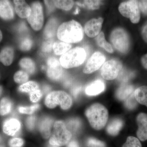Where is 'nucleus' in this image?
I'll use <instances>...</instances> for the list:
<instances>
[{"instance_id": "1", "label": "nucleus", "mask_w": 147, "mask_h": 147, "mask_svg": "<svg viewBox=\"0 0 147 147\" xmlns=\"http://www.w3.org/2000/svg\"><path fill=\"white\" fill-rule=\"evenodd\" d=\"M84 31L79 22L71 20L64 22L58 27L57 36L58 39L66 43H76L83 39Z\"/></svg>"}, {"instance_id": "2", "label": "nucleus", "mask_w": 147, "mask_h": 147, "mask_svg": "<svg viewBox=\"0 0 147 147\" xmlns=\"http://www.w3.org/2000/svg\"><path fill=\"white\" fill-rule=\"evenodd\" d=\"M85 115L91 126L96 130L102 129L108 121V110L104 105L99 103L91 105L86 110Z\"/></svg>"}, {"instance_id": "3", "label": "nucleus", "mask_w": 147, "mask_h": 147, "mask_svg": "<svg viewBox=\"0 0 147 147\" xmlns=\"http://www.w3.org/2000/svg\"><path fill=\"white\" fill-rule=\"evenodd\" d=\"M86 56V53L84 48L76 47L62 55L59 59L60 63L64 68L77 67L84 63Z\"/></svg>"}, {"instance_id": "4", "label": "nucleus", "mask_w": 147, "mask_h": 147, "mask_svg": "<svg viewBox=\"0 0 147 147\" xmlns=\"http://www.w3.org/2000/svg\"><path fill=\"white\" fill-rule=\"evenodd\" d=\"M72 137L71 131L63 121H58L53 125V134L49 140V144L58 146L67 144Z\"/></svg>"}, {"instance_id": "5", "label": "nucleus", "mask_w": 147, "mask_h": 147, "mask_svg": "<svg viewBox=\"0 0 147 147\" xmlns=\"http://www.w3.org/2000/svg\"><path fill=\"white\" fill-rule=\"evenodd\" d=\"M45 104L47 108L50 109L59 105L63 110H67L72 105V99L69 94L63 91H54L46 96Z\"/></svg>"}, {"instance_id": "6", "label": "nucleus", "mask_w": 147, "mask_h": 147, "mask_svg": "<svg viewBox=\"0 0 147 147\" xmlns=\"http://www.w3.org/2000/svg\"><path fill=\"white\" fill-rule=\"evenodd\" d=\"M110 40L116 50L122 54H126L130 48V40L127 32L123 29L117 28L111 32Z\"/></svg>"}, {"instance_id": "7", "label": "nucleus", "mask_w": 147, "mask_h": 147, "mask_svg": "<svg viewBox=\"0 0 147 147\" xmlns=\"http://www.w3.org/2000/svg\"><path fill=\"white\" fill-rule=\"evenodd\" d=\"M119 11L124 17L129 18L131 23L137 24L140 19V10L138 1H128L120 4Z\"/></svg>"}, {"instance_id": "8", "label": "nucleus", "mask_w": 147, "mask_h": 147, "mask_svg": "<svg viewBox=\"0 0 147 147\" xmlns=\"http://www.w3.org/2000/svg\"><path fill=\"white\" fill-rule=\"evenodd\" d=\"M122 67L123 65L120 61L113 59L102 65L100 69V74L105 80H114L119 76Z\"/></svg>"}, {"instance_id": "9", "label": "nucleus", "mask_w": 147, "mask_h": 147, "mask_svg": "<svg viewBox=\"0 0 147 147\" xmlns=\"http://www.w3.org/2000/svg\"><path fill=\"white\" fill-rule=\"evenodd\" d=\"M31 13L27 18V21L32 28L35 31L41 30L44 24L43 9L39 2H35L32 4Z\"/></svg>"}, {"instance_id": "10", "label": "nucleus", "mask_w": 147, "mask_h": 147, "mask_svg": "<svg viewBox=\"0 0 147 147\" xmlns=\"http://www.w3.org/2000/svg\"><path fill=\"white\" fill-rule=\"evenodd\" d=\"M105 57L102 53L96 52L91 56L83 69L84 73L89 74L96 71L105 63Z\"/></svg>"}, {"instance_id": "11", "label": "nucleus", "mask_w": 147, "mask_h": 147, "mask_svg": "<svg viewBox=\"0 0 147 147\" xmlns=\"http://www.w3.org/2000/svg\"><path fill=\"white\" fill-rule=\"evenodd\" d=\"M103 19L101 17L92 18L88 21L84 26V32L87 36L90 38L96 37L101 31Z\"/></svg>"}, {"instance_id": "12", "label": "nucleus", "mask_w": 147, "mask_h": 147, "mask_svg": "<svg viewBox=\"0 0 147 147\" xmlns=\"http://www.w3.org/2000/svg\"><path fill=\"white\" fill-rule=\"evenodd\" d=\"M138 128L137 131L138 139L142 142L147 140V114L140 113L137 117Z\"/></svg>"}, {"instance_id": "13", "label": "nucleus", "mask_w": 147, "mask_h": 147, "mask_svg": "<svg viewBox=\"0 0 147 147\" xmlns=\"http://www.w3.org/2000/svg\"><path fill=\"white\" fill-rule=\"evenodd\" d=\"M21 128V122L15 118L8 119L3 124V131L9 136H13L16 135L20 131Z\"/></svg>"}, {"instance_id": "14", "label": "nucleus", "mask_w": 147, "mask_h": 147, "mask_svg": "<svg viewBox=\"0 0 147 147\" xmlns=\"http://www.w3.org/2000/svg\"><path fill=\"white\" fill-rule=\"evenodd\" d=\"M15 5V9L16 13L20 18H28L31 13V7L23 0L13 1Z\"/></svg>"}, {"instance_id": "15", "label": "nucleus", "mask_w": 147, "mask_h": 147, "mask_svg": "<svg viewBox=\"0 0 147 147\" xmlns=\"http://www.w3.org/2000/svg\"><path fill=\"white\" fill-rule=\"evenodd\" d=\"M105 89L104 82L100 79H97L86 87L85 92L88 96H96L100 94Z\"/></svg>"}, {"instance_id": "16", "label": "nucleus", "mask_w": 147, "mask_h": 147, "mask_svg": "<svg viewBox=\"0 0 147 147\" xmlns=\"http://www.w3.org/2000/svg\"><path fill=\"white\" fill-rule=\"evenodd\" d=\"M13 7L10 2L6 0L0 1V17L5 20H10L14 18Z\"/></svg>"}, {"instance_id": "17", "label": "nucleus", "mask_w": 147, "mask_h": 147, "mask_svg": "<svg viewBox=\"0 0 147 147\" xmlns=\"http://www.w3.org/2000/svg\"><path fill=\"white\" fill-rule=\"evenodd\" d=\"M53 122L52 119L48 117L43 118L38 123V129L44 139H48L51 135Z\"/></svg>"}, {"instance_id": "18", "label": "nucleus", "mask_w": 147, "mask_h": 147, "mask_svg": "<svg viewBox=\"0 0 147 147\" xmlns=\"http://www.w3.org/2000/svg\"><path fill=\"white\" fill-rule=\"evenodd\" d=\"M134 92V87L132 85L123 83L117 90L116 96L119 100H125Z\"/></svg>"}, {"instance_id": "19", "label": "nucleus", "mask_w": 147, "mask_h": 147, "mask_svg": "<svg viewBox=\"0 0 147 147\" xmlns=\"http://www.w3.org/2000/svg\"><path fill=\"white\" fill-rule=\"evenodd\" d=\"M58 22L55 18H52L49 20L46 24L43 36L45 39H50L55 36L58 30Z\"/></svg>"}, {"instance_id": "20", "label": "nucleus", "mask_w": 147, "mask_h": 147, "mask_svg": "<svg viewBox=\"0 0 147 147\" xmlns=\"http://www.w3.org/2000/svg\"><path fill=\"white\" fill-rule=\"evenodd\" d=\"M14 54V50L12 47H5L0 53V62L6 66L11 65L13 61Z\"/></svg>"}, {"instance_id": "21", "label": "nucleus", "mask_w": 147, "mask_h": 147, "mask_svg": "<svg viewBox=\"0 0 147 147\" xmlns=\"http://www.w3.org/2000/svg\"><path fill=\"white\" fill-rule=\"evenodd\" d=\"M123 125L122 120L119 118L113 119L107 125L106 131L110 135L115 136L119 134Z\"/></svg>"}, {"instance_id": "22", "label": "nucleus", "mask_w": 147, "mask_h": 147, "mask_svg": "<svg viewBox=\"0 0 147 147\" xmlns=\"http://www.w3.org/2000/svg\"><path fill=\"white\" fill-rule=\"evenodd\" d=\"M47 76L49 79L54 81H59L62 79L64 75L63 67L60 65L48 67L47 71Z\"/></svg>"}, {"instance_id": "23", "label": "nucleus", "mask_w": 147, "mask_h": 147, "mask_svg": "<svg viewBox=\"0 0 147 147\" xmlns=\"http://www.w3.org/2000/svg\"><path fill=\"white\" fill-rule=\"evenodd\" d=\"M134 96L137 102L147 107V86L136 89L134 91Z\"/></svg>"}, {"instance_id": "24", "label": "nucleus", "mask_w": 147, "mask_h": 147, "mask_svg": "<svg viewBox=\"0 0 147 147\" xmlns=\"http://www.w3.org/2000/svg\"><path fill=\"white\" fill-rule=\"evenodd\" d=\"M19 64L24 71L28 74H33L35 71V63L34 61L30 58H23L19 62Z\"/></svg>"}, {"instance_id": "25", "label": "nucleus", "mask_w": 147, "mask_h": 147, "mask_svg": "<svg viewBox=\"0 0 147 147\" xmlns=\"http://www.w3.org/2000/svg\"><path fill=\"white\" fill-rule=\"evenodd\" d=\"M71 45L70 43L64 42H55L53 45V50L55 55H62L70 50Z\"/></svg>"}, {"instance_id": "26", "label": "nucleus", "mask_w": 147, "mask_h": 147, "mask_svg": "<svg viewBox=\"0 0 147 147\" xmlns=\"http://www.w3.org/2000/svg\"><path fill=\"white\" fill-rule=\"evenodd\" d=\"M96 40L98 45L99 47H102L107 52L113 53L114 52L113 47L110 43L107 42L105 39V35L103 32H100L98 35L96 37Z\"/></svg>"}, {"instance_id": "27", "label": "nucleus", "mask_w": 147, "mask_h": 147, "mask_svg": "<svg viewBox=\"0 0 147 147\" xmlns=\"http://www.w3.org/2000/svg\"><path fill=\"white\" fill-rule=\"evenodd\" d=\"M76 3L81 7L90 10L98 9L102 4L100 1H78Z\"/></svg>"}, {"instance_id": "28", "label": "nucleus", "mask_w": 147, "mask_h": 147, "mask_svg": "<svg viewBox=\"0 0 147 147\" xmlns=\"http://www.w3.org/2000/svg\"><path fill=\"white\" fill-rule=\"evenodd\" d=\"M39 85L34 81H29L21 84L18 88L19 91L22 92L31 93L32 92L39 89Z\"/></svg>"}, {"instance_id": "29", "label": "nucleus", "mask_w": 147, "mask_h": 147, "mask_svg": "<svg viewBox=\"0 0 147 147\" xmlns=\"http://www.w3.org/2000/svg\"><path fill=\"white\" fill-rule=\"evenodd\" d=\"M11 101L7 98H3L0 101V115L5 116L10 113L12 109Z\"/></svg>"}, {"instance_id": "30", "label": "nucleus", "mask_w": 147, "mask_h": 147, "mask_svg": "<svg viewBox=\"0 0 147 147\" xmlns=\"http://www.w3.org/2000/svg\"><path fill=\"white\" fill-rule=\"evenodd\" d=\"M55 7L65 11L70 10L74 5L73 1H53Z\"/></svg>"}, {"instance_id": "31", "label": "nucleus", "mask_w": 147, "mask_h": 147, "mask_svg": "<svg viewBox=\"0 0 147 147\" xmlns=\"http://www.w3.org/2000/svg\"><path fill=\"white\" fill-rule=\"evenodd\" d=\"M28 74L23 70L17 71L13 76L14 82L18 84H24L28 82L29 79Z\"/></svg>"}, {"instance_id": "32", "label": "nucleus", "mask_w": 147, "mask_h": 147, "mask_svg": "<svg viewBox=\"0 0 147 147\" xmlns=\"http://www.w3.org/2000/svg\"><path fill=\"white\" fill-rule=\"evenodd\" d=\"M32 40L29 37L23 38L19 43V47L23 51H29L32 47Z\"/></svg>"}, {"instance_id": "33", "label": "nucleus", "mask_w": 147, "mask_h": 147, "mask_svg": "<svg viewBox=\"0 0 147 147\" xmlns=\"http://www.w3.org/2000/svg\"><path fill=\"white\" fill-rule=\"evenodd\" d=\"M122 147H142V145L138 138L129 136Z\"/></svg>"}, {"instance_id": "34", "label": "nucleus", "mask_w": 147, "mask_h": 147, "mask_svg": "<svg viewBox=\"0 0 147 147\" xmlns=\"http://www.w3.org/2000/svg\"><path fill=\"white\" fill-rule=\"evenodd\" d=\"M39 108V105L38 104H34L31 106L24 107L20 106L18 107V110L19 113L22 114L27 115H32Z\"/></svg>"}, {"instance_id": "35", "label": "nucleus", "mask_w": 147, "mask_h": 147, "mask_svg": "<svg viewBox=\"0 0 147 147\" xmlns=\"http://www.w3.org/2000/svg\"><path fill=\"white\" fill-rule=\"evenodd\" d=\"M137 103L138 102L134 97V92L125 100V105L129 110H132L137 107Z\"/></svg>"}, {"instance_id": "36", "label": "nucleus", "mask_w": 147, "mask_h": 147, "mask_svg": "<svg viewBox=\"0 0 147 147\" xmlns=\"http://www.w3.org/2000/svg\"><path fill=\"white\" fill-rule=\"evenodd\" d=\"M87 145L88 147H106L104 142L92 137L88 139Z\"/></svg>"}, {"instance_id": "37", "label": "nucleus", "mask_w": 147, "mask_h": 147, "mask_svg": "<svg viewBox=\"0 0 147 147\" xmlns=\"http://www.w3.org/2000/svg\"><path fill=\"white\" fill-rule=\"evenodd\" d=\"M67 128L74 131H76L81 126V122L77 119H71L68 121L66 125Z\"/></svg>"}, {"instance_id": "38", "label": "nucleus", "mask_w": 147, "mask_h": 147, "mask_svg": "<svg viewBox=\"0 0 147 147\" xmlns=\"http://www.w3.org/2000/svg\"><path fill=\"white\" fill-rule=\"evenodd\" d=\"M42 96V91L40 90H37L30 94V100L32 102L36 103L40 100Z\"/></svg>"}, {"instance_id": "39", "label": "nucleus", "mask_w": 147, "mask_h": 147, "mask_svg": "<svg viewBox=\"0 0 147 147\" xmlns=\"http://www.w3.org/2000/svg\"><path fill=\"white\" fill-rule=\"evenodd\" d=\"M54 40L52 39H50L44 41L42 43L41 49L42 51L44 53H48L51 52L53 50V45H54Z\"/></svg>"}, {"instance_id": "40", "label": "nucleus", "mask_w": 147, "mask_h": 147, "mask_svg": "<svg viewBox=\"0 0 147 147\" xmlns=\"http://www.w3.org/2000/svg\"><path fill=\"white\" fill-rule=\"evenodd\" d=\"M24 144V140L20 138H13L9 142V145L11 147H21Z\"/></svg>"}, {"instance_id": "41", "label": "nucleus", "mask_w": 147, "mask_h": 147, "mask_svg": "<svg viewBox=\"0 0 147 147\" xmlns=\"http://www.w3.org/2000/svg\"><path fill=\"white\" fill-rule=\"evenodd\" d=\"M36 121V118L34 116H30L27 119L26 121V125L29 129L32 130L34 129Z\"/></svg>"}, {"instance_id": "42", "label": "nucleus", "mask_w": 147, "mask_h": 147, "mask_svg": "<svg viewBox=\"0 0 147 147\" xmlns=\"http://www.w3.org/2000/svg\"><path fill=\"white\" fill-rule=\"evenodd\" d=\"M47 65L48 67L56 66L61 65L59 61L55 57H50L47 59Z\"/></svg>"}, {"instance_id": "43", "label": "nucleus", "mask_w": 147, "mask_h": 147, "mask_svg": "<svg viewBox=\"0 0 147 147\" xmlns=\"http://www.w3.org/2000/svg\"><path fill=\"white\" fill-rule=\"evenodd\" d=\"M139 10L145 15H147V1H138Z\"/></svg>"}, {"instance_id": "44", "label": "nucleus", "mask_w": 147, "mask_h": 147, "mask_svg": "<svg viewBox=\"0 0 147 147\" xmlns=\"http://www.w3.org/2000/svg\"><path fill=\"white\" fill-rule=\"evenodd\" d=\"M44 1L49 11H53L54 10L55 7L53 1Z\"/></svg>"}, {"instance_id": "45", "label": "nucleus", "mask_w": 147, "mask_h": 147, "mask_svg": "<svg viewBox=\"0 0 147 147\" xmlns=\"http://www.w3.org/2000/svg\"><path fill=\"white\" fill-rule=\"evenodd\" d=\"M82 87L81 86H76L71 91V94L74 97H76L78 96L80 92L82 91Z\"/></svg>"}, {"instance_id": "46", "label": "nucleus", "mask_w": 147, "mask_h": 147, "mask_svg": "<svg viewBox=\"0 0 147 147\" xmlns=\"http://www.w3.org/2000/svg\"><path fill=\"white\" fill-rule=\"evenodd\" d=\"M18 28V31L19 32H26L28 31V28L24 22H22L19 24Z\"/></svg>"}, {"instance_id": "47", "label": "nucleus", "mask_w": 147, "mask_h": 147, "mask_svg": "<svg viewBox=\"0 0 147 147\" xmlns=\"http://www.w3.org/2000/svg\"><path fill=\"white\" fill-rule=\"evenodd\" d=\"M142 38L147 43V24L143 28L142 32Z\"/></svg>"}, {"instance_id": "48", "label": "nucleus", "mask_w": 147, "mask_h": 147, "mask_svg": "<svg viewBox=\"0 0 147 147\" xmlns=\"http://www.w3.org/2000/svg\"><path fill=\"white\" fill-rule=\"evenodd\" d=\"M141 63L144 68L147 69V54L142 56L141 59Z\"/></svg>"}, {"instance_id": "49", "label": "nucleus", "mask_w": 147, "mask_h": 147, "mask_svg": "<svg viewBox=\"0 0 147 147\" xmlns=\"http://www.w3.org/2000/svg\"><path fill=\"white\" fill-rule=\"evenodd\" d=\"M67 147H79L78 143L75 141L70 142L68 144Z\"/></svg>"}, {"instance_id": "50", "label": "nucleus", "mask_w": 147, "mask_h": 147, "mask_svg": "<svg viewBox=\"0 0 147 147\" xmlns=\"http://www.w3.org/2000/svg\"><path fill=\"white\" fill-rule=\"evenodd\" d=\"M50 88L48 86H45L44 88V91L45 92L49 91L50 90Z\"/></svg>"}, {"instance_id": "51", "label": "nucleus", "mask_w": 147, "mask_h": 147, "mask_svg": "<svg viewBox=\"0 0 147 147\" xmlns=\"http://www.w3.org/2000/svg\"><path fill=\"white\" fill-rule=\"evenodd\" d=\"M3 38V34L2 33L1 31V30H0V42L1 41L2 39Z\"/></svg>"}, {"instance_id": "52", "label": "nucleus", "mask_w": 147, "mask_h": 147, "mask_svg": "<svg viewBox=\"0 0 147 147\" xmlns=\"http://www.w3.org/2000/svg\"><path fill=\"white\" fill-rule=\"evenodd\" d=\"M3 92V88L2 87L0 86V97H1V96Z\"/></svg>"}, {"instance_id": "53", "label": "nucleus", "mask_w": 147, "mask_h": 147, "mask_svg": "<svg viewBox=\"0 0 147 147\" xmlns=\"http://www.w3.org/2000/svg\"><path fill=\"white\" fill-rule=\"evenodd\" d=\"M48 147H59L58 146H54V145H50L49 146H48Z\"/></svg>"}, {"instance_id": "54", "label": "nucleus", "mask_w": 147, "mask_h": 147, "mask_svg": "<svg viewBox=\"0 0 147 147\" xmlns=\"http://www.w3.org/2000/svg\"><path fill=\"white\" fill-rule=\"evenodd\" d=\"M3 141V139L2 137H1V136L0 135V144H1L2 142Z\"/></svg>"}, {"instance_id": "55", "label": "nucleus", "mask_w": 147, "mask_h": 147, "mask_svg": "<svg viewBox=\"0 0 147 147\" xmlns=\"http://www.w3.org/2000/svg\"><path fill=\"white\" fill-rule=\"evenodd\" d=\"M79 9H76V11H75V14H78V13H79Z\"/></svg>"}, {"instance_id": "56", "label": "nucleus", "mask_w": 147, "mask_h": 147, "mask_svg": "<svg viewBox=\"0 0 147 147\" xmlns=\"http://www.w3.org/2000/svg\"><path fill=\"white\" fill-rule=\"evenodd\" d=\"M0 147H5V146L4 145L2 144H0Z\"/></svg>"}]
</instances>
